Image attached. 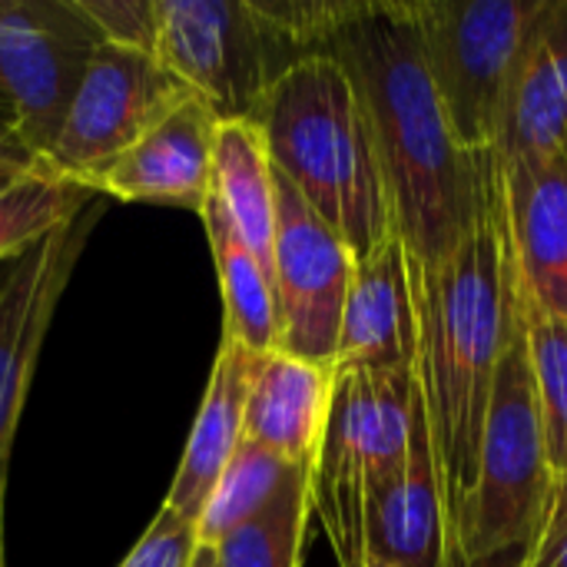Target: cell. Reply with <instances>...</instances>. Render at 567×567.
<instances>
[{"mask_svg": "<svg viewBox=\"0 0 567 567\" xmlns=\"http://www.w3.org/2000/svg\"><path fill=\"white\" fill-rule=\"evenodd\" d=\"M355 256L276 173L272 289L279 312V352L332 365Z\"/></svg>", "mask_w": 567, "mask_h": 567, "instance_id": "obj_10", "label": "cell"}, {"mask_svg": "<svg viewBox=\"0 0 567 567\" xmlns=\"http://www.w3.org/2000/svg\"><path fill=\"white\" fill-rule=\"evenodd\" d=\"M3 163H33V156L27 153V146L17 140V133H13V126H10V116H7V110L0 106V166Z\"/></svg>", "mask_w": 567, "mask_h": 567, "instance_id": "obj_28", "label": "cell"}, {"mask_svg": "<svg viewBox=\"0 0 567 567\" xmlns=\"http://www.w3.org/2000/svg\"><path fill=\"white\" fill-rule=\"evenodd\" d=\"M515 306L567 322V156H518L498 163Z\"/></svg>", "mask_w": 567, "mask_h": 567, "instance_id": "obj_12", "label": "cell"}, {"mask_svg": "<svg viewBox=\"0 0 567 567\" xmlns=\"http://www.w3.org/2000/svg\"><path fill=\"white\" fill-rule=\"evenodd\" d=\"M0 567H3V528H0Z\"/></svg>", "mask_w": 567, "mask_h": 567, "instance_id": "obj_33", "label": "cell"}, {"mask_svg": "<svg viewBox=\"0 0 567 567\" xmlns=\"http://www.w3.org/2000/svg\"><path fill=\"white\" fill-rule=\"evenodd\" d=\"M419 355V319L412 302L409 252L399 236H392L369 259L355 262L339 346L336 369L365 372H399L415 369Z\"/></svg>", "mask_w": 567, "mask_h": 567, "instance_id": "obj_15", "label": "cell"}, {"mask_svg": "<svg viewBox=\"0 0 567 567\" xmlns=\"http://www.w3.org/2000/svg\"><path fill=\"white\" fill-rule=\"evenodd\" d=\"M193 96L156 56L103 43L73 93L53 146L40 159L93 193V183L126 150Z\"/></svg>", "mask_w": 567, "mask_h": 567, "instance_id": "obj_8", "label": "cell"}, {"mask_svg": "<svg viewBox=\"0 0 567 567\" xmlns=\"http://www.w3.org/2000/svg\"><path fill=\"white\" fill-rule=\"evenodd\" d=\"M409 279L419 319L415 382L445 492L455 555L462 508L478 472L498 362L518 322L498 203V159L475 226L442 262L419 266L409 259Z\"/></svg>", "mask_w": 567, "mask_h": 567, "instance_id": "obj_2", "label": "cell"}, {"mask_svg": "<svg viewBox=\"0 0 567 567\" xmlns=\"http://www.w3.org/2000/svg\"><path fill=\"white\" fill-rule=\"evenodd\" d=\"M545 0H415L425 63L455 143L495 156L522 47Z\"/></svg>", "mask_w": 567, "mask_h": 567, "instance_id": "obj_6", "label": "cell"}, {"mask_svg": "<svg viewBox=\"0 0 567 567\" xmlns=\"http://www.w3.org/2000/svg\"><path fill=\"white\" fill-rule=\"evenodd\" d=\"M219 116L193 96L133 150H126L96 183V196L123 203H163L203 213L213 183V150Z\"/></svg>", "mask_w": 567, "mask_h": 567, "instance_id": "obj_14", "label": "cell"}, {"mask_svg": "<svg viewBox=\"0 0 567 567\" xmlns=\"http://www.w3.org/2000/svg\"><path fill=\"white\" fill-rule=\"evenodd\" d=\"M415 405V369H336L332 409L309 475V495L339 567H355L369 555L365 498L372 485L405 462Z\"/></svg>", "mask_w": 567, "mask_h": 567, "instance_id": "obj_5", "label": "cell"}, {"mask_svg": "<svg viewBox=\"0 0 567 567\" xmlns=\"http://www.w3.org/2000/svg\"><path fill=\"white\" fill-rule=\"evenodd\" d=\"M103 43L156 56L159 10L156 0H73Z\"/></svg>", "mask_w": 567, "mask_h": 567, "instance_id": "obj_25", "label": "cell"}, {"mask_svg": "<svg viewBox=\"0 0 567 567\" xmlns=\"http://www.w3.org/2000/svg\"><path fill=\"white\" fill-rule=\"evenodd\" d=\"M551 515H567V502H555V505H551ZM551 515H548V518H551Z\"/></svg>", "mask_w": 567, "mask_h": 567, "instance_id": "obj_32", "label": "cell"}, {"mask_svg": "<svg viewBox=\"0 0 567 567\" xmlns=\"http://www.w3.org/2000/svg\"><path fill=\"white\" fill-rule=\"evenodd\" d=\"M100 47L73 0H0V106L33 159L53 146Z\"/></svg>", "mask_w": 567, "mask_h": 567, "instance_id": "obj_9", "label": "cell"}, {"mask_svg": "<svg viewBox=\"0 0 567 567\" xmlns=\"http://www.w3.org/2000/svg\"><path fill=\"white\" fill-rule=\"evenodd\" d=\"M209 196L219 203L246 249L272 276L276 243V169L252 120H223L213 150Z\"/></svg>", "mask_w": 567, "mask_h": 567, "instance_id": "obj_19", "label": "cell"}, {"mask_svg": "<svg viewBox=\"0 0 567 567\" xmlns=\"http://www.w3.org/2000/svg\"><path fill=\"white\" fill-rule=\"evenodd\" d=\"M567 156V0H545L518 56L498 163Z\"/></svg>", "mask_w": 567, "mask_h": 567, "instance_id": "obj_16", "label": "cell"}, {"mask_svg": "<svg viewBox=\"0 0 567 567\" xmlns=\"http://www.w3.org/2000/svg\"><path fill=\"white\" fill-rule=\"evenodd\" d=\"M93 199L96 193L53 173L43 159H33L23 173L0 186V266L73 223L93 206Z\"/></svg>", "mask_w": 567, "mask_h": 567, "instance_id": "obj_21", "label": "cell"}, {"mask_svg": "<svg viewBox=\"0 0 567 567\" xmlns=\"http://www.w3.org/2000/svg\"><path fill=\"white\" fill-rule=\"evenodd\" d=\"M299 472H312V468L292 465V462L279 458L276 452L243 439V445L223 468V475L196 522L199 545H216L219 538L233 535L236 528H243L246 522L262 515Z\"/></svg>", "mask_w": 567, "mask_h": 567, "instance_id": "obj_22", "label": "cell"}, {"mask_svg": "<svg viewBox=\"0 0 567 567\" xmlns=\"http://www.w3.org/2000/svg\"><path fill=\"white\" fill-rule=\"evenodd\" d=\"M349 73L385 173L395 233L419 266L442 262L485 209L495 156H468L432 83L415 0H346L319 43Z\"/></svg>", "mask_w": 567, "mask_h": 567, "instance_id": "obj_1", "label": "cell"}, {"mask_svg": "<svg viewBox=\"0 0 567 567\" xmlns=\"http://www.w3.org/2000/svg\"><path fill=\"white\" fill-rule=\"evenodd\" d=\"M27 166H30V163H23V166H20V163H3V166H0V186L10 183V179H13L17 173H23Z\"/></svg>", "mask_w": 567, "mask_h": 567, "instance_id": "obj_30", "label": "cell"}, {"mask_svg": "<svg viewBox=\"0 0 567 567\" xmlns=\"http://www.w3.org/2000/svg\"><path fill=\"white\" fill-rule=\"evenodd\" d=\"M252 365H256V352L223 336L203 405L196 412L173 488L163 505L186 522H199L223 468L229 465V458L246 439L243 422H246V395H249Z\"/></svg>", "mask_w": 567, "mask_h": 567, "instance_id": "obj_18", "label": "cell"}, {"mask_svg": "<svg viewBox=\"0 0 567 567\" xmlns=\"http://www.w3.org/2000/svg\"><path fill=\"white\" fill-rule=\"evenodd\" d=\"M336 369L286 352L256 355L246 395V439L279 458L312 468L332 409Z\"/></svg>", "mask_w": 567, "mask_h": 567, "instance_id": "obj_17", "label": "cell"}, {"mask_svg": "<svg viewBox=\"0 0 567 567\" xmlns=\"http://www.w3.org/2000/svg\"><path fill=\"white\" fill-rule=\"evenodd\" d=\"M96 219L100 213L93 206L83 209L73 223L43 236L37 246H30L0 269V528L10 449L33 382V369L60 296Z\"/></svg>", "mask_w": 567, "mask_h": 567, "instance_id": "obj_11", "label": "cell"}, {"mask_svg": "<svg viewBox=\"0 0 567 567\" xmlns=\"http://www.w3.org/2000/svg\"><path fill=\"white\" fill-rule=\"evenodd\" d=\"M518 319L525 329L545 452L555 475V502H567V322L528 312H518Z\"/></svg>", "mask_w": 567, "mask_h": 567, "instance_id": "obj_24", "label": "cell"}, {"mask_svg": "<svg viewBox=\"0 0 567 567\" xmlns=\"http://www.w3.org/2000/svg\"><path fill=\"white\" fill-rule=\"evenodd\" d=\"M256 126L272 169L349 246L355 262L399 236L365 106L336 56L312 53L292 63L272 83Z\"/></svg>", "mask_w": 567, "mask_h": 567, "instance_id": "obj_3", "label": "cell"}, {"mask_svg": "<svg viewBox=\"0 0 567 567\" xmlns=\"http://www.w3.org/2000/svg\"><path fill=\"white\" fill-rule=\"evenodd\" d=\"M209 252L219 272L223 286V306H226V329L223 336L239 342L243 349L266 355L279 349V312H276V289L272 276L259 266V259L246 249L219 203L209 196L199 213Z\"/></svg>", "mask_w": 567, "mask_h": 567, "instance_id": "obj_20", "label": "cell"}, {"mask_svg": "<svg viewBox=\"0 0 567 567\" xmlns=\"http://www.w3.org/2000/svg\"><path fill=\"white\" fill-rule=\"evenodd\" d=\"M515 567H567V515H551L538 545Z\"/></svg>", "mask_w": 567, "mask_h": 567, "instance_id": "obj_27", "label": "cell"}, {"mask_svg": "<svg viewBox=\"0 0 567 567\" xmlns=\"http://www.w3.org/2000/svg\"><path fill=\"white\" fill-rule=\"evenodd\" d=\"M355 567H399V565H389V561H382V558H375V555H365V558H362Z\"/></svg>", "mask_w": 567, "mask_h": 567, "instance_id": "obj_31", "label": "cell"}, {"mask_svg": "<svg viewBox=\"0 0 567 567\" xmlns=\"http://www.w3.org/2000/svg\"><path fill=\"white\" fill-rule=\"evenodd\" d=\"M196 548H199L196 522H186L169 508H159L153 525L143 532V538L120 567H189Z\"/></svg>", "mask_w": 567, "mask_h": 567, "instance_id": "obj_26", "label": "cell"}, {"mask_svg": "<svg viewBox=\"0 0 567 567\" xmlns=\"http://www.w3.org/2000/svg\"><path fill=\"white\" fill-rule=\"evenodd\" d=\"M156 60L219 120L259 116L272 83L306 53L256 0H156Z\"/></svg>", "mask_w": 567, "mask_h": 567, "instance_id": "obj_7", "label": "cell"}, {"mask_svg": "<svg viewBox=\"0 0 567 567\" xmlns=\"http://www.w3.org/2000/svg\"><path fill=\"white\" fill-rule=\"evenodd\" d=\"M551 502L555 475L518 319L498 362L478 472L455 535V567H492L508 555L525 558L548 525Z\"/></svg>", "mask_w": 567, "mask_h": 567, "instance_id": "obj_4", "label": "cell"}, {"mask_svg": "<svg viewBox=\"0 0 567 567\" xmlns=\"http://www.w3.org/2000/svg\"><path fill=\"white\" fill-rule=\"evenodd\" d=\"M189 567H216V555H213V548H209V545H199V548H196V555H193V565Z\"/></svg>", "mask_w": 567, "mask_h": 567, "instance_id": "obj_29", "label": "cell"}, {"mask_svg": "<svg viewBox=\"0 0 567 567\" xmlns=\"http://www.w3.org/2000/svg\"><path fill=\"white\" fill-rule=\"evenodd\" d=\"M309 475L312 472H299L262 515L209 545L216 567H302L312 515Z\"/></svg>", "mask_w": 567, "mask_h": 567, "instance_id": "obj_23", "label": "cell"}, {"mask_svg": "<svg viewBox=\"0 0 567 567\" xmlns=\"http://www.w3.org/2000/svg\"><path fill=\"white\" fill-rule=\"evenodd\" d=\"M365 551L399 567H455L445 492L429 439L422 395L405 462L369 488Z\"/></svg>", "mask_w": 567, "mask_h": 567, "instance_id": "obj_13", "label": "cell"}]
</instances>
